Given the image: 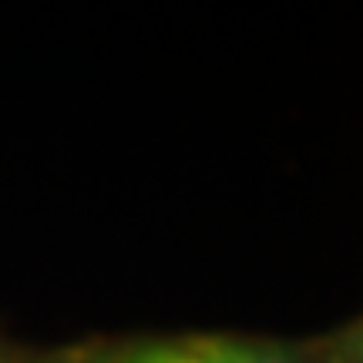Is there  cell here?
Masks as SVG:
<instances>
[{
	"label": "cell",
	"instance_id": "obj_1",
	"mask_svg": "<svg viewBox=\"0 0 363 363\" xmlns=\"http://www.w3.org/2000/svg\"><path fill=\"white\" fill-rule=\"evenodd\" d=\"M57 363H323V357L246 333H148L91 340Z\"/></svg>",
	"mask_w": 363,
	"mask_h": 363
},
{
	"label": "cell",
	"instance_id": "obj_2",
	"mask_svg": "<svg viewBox=\"0 0 363 363\" xmlns=\"http://www.w3.org/2000/svg\"><path fill=\"white\" fill-rule=\"evenodd\" d=\"M320 357L323 363H363V316L330 340V347Z\"/></svg>",
	"mask_w": 363,
	"mask_h": 363
},
{
	"label": "cell",
	"instance_id": "obj_3",
	"mask_svg": "<svg viewBox=\"0 0 363 363\" xmlns=\"http://www.w3.org/2000/svg\"><path fill=\"white\" fill-rule=\"evenodd\" d=\"M0 363H13L11 357H7V353H0Z\"/></svg>",
	"mask_w": 363,
	"mask_h": 363
}]
</instances>
